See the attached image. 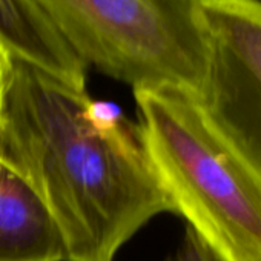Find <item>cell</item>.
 Returning a JSON list of instances; mask_svg holds the SVG:
<instances>
[{"label": "cell", "mask_w": 261, "mask_h": 261, "mask_svg": "<svg viewBox=\"0 0 261 261\" xmlns=\"http://www.w3.org/2000/svg\"><path fill=\"white\" fill-rule=\"evenodd\" d=\"M0 261H68L62 232L33 186L0 159Z\"/></svg>", "instance_id": "4"}, {"label": "cell", "mask_w": 261, "mask_h": 261, "mask_svg": "<svg viewBox=\"0 0 261 261\" xmlns=\"http://www.w3.org/2000/svg\"><path fill=\"white\" fill-rule=\"evenodd\" d=\"M166 261H218L211 249L198 238V235L186 226L181 244Z\"/></svg>", "instance_id": "8"}, {"label": "cell", "mask_w": 261, "mask_h": 261, "mask_svg": "<svg viewBox=\"0 0 261 261\" xmlns=\"http://www.w3.org/2000/svg\"><path fill=\"white\" fill-rule=\"evenodd\" d=\"M211 48L261 89V0H200Z\"/></svg>", "instance_id": "7"}, {"label": "cell", "mask_w": 261, "mask_h": 261, "mask_svg": "<svg viewBox=\"0 0 261 261\" xmlns=\"http://www.w3.org/2000/svg\"><path fill=\"white\" fill-rule=\"evenodd\" d=\"M0 159L54 217L68 261H114L154 217L172 212L137 124L115 105L16 59Z\"/></svg>", "instance_id": "1"}, {"label": "cell", "mask_w": 261, "mask_h": 261, "mask_svg": "<svg viewBox=\"0 0 261 261\" xmlns=\"http://www.w3.org/2000/svg\"><path fill=\"white\" fill-rule=\"evenodd\" d=\"M14 65L16 57L13 56L10 48L0 40V127H2V120L5 115V108L14 74Z\"/></svg>", "instance_id": "9"}, {"label": "cell", "mask_w": 261, "mask_h": 261, "mask_svg": "<svg viewBox=\"0 0 261 261\" xmlns=\"http://www.w3.org/2000/svg\"><path fill=\"white\" fill-rule=\"evenodd\" d=\"M0 40L17 60L86 91L88 66L30 0H0Z\"/></svg>", "instance_id": "6"}, {"label": "cell", "mask_w": 261, "mask_h": 261, "mask_svg": "<svg viewBox=\"0 0 261 261\" xmlns=\"http://www.w3.org/2000/svg\"><path fill=\"white\" fill-rule=\"evenodd\" d=\"M206 95L200 100L232 148L261 174V89L212 49Z\"/></svg>", "instance_id": "5"}, {"label": "cell", "mask_w": 261, "mask_h": 261, "mask_svg": "<svg viewBox=\"0 0 261 261\" xmlns=\"http://www.w3.org/2000/svg\"><path fill=\"white\" fill-rule=\"evenodd\" d=\"M134 98L140 143L172 214L218 261H261V174L200 100L172 89H134Z\"/></svg>", "instance_id": "2"}, {"label": "cell", "mask_w": 261, "mask_h": 261, "mask_svg": "<svg viewBox=\"0 0 261 261\" xmlns=\"http://www.w3.org/2000/svg\"><path fill=\"white\" fill-rule=\"evenodd\" d=\"M86 65L134 89L206 95L212 51L200 0H30Z\"/></svg>", "instance_id": "3"}]
</instances>
